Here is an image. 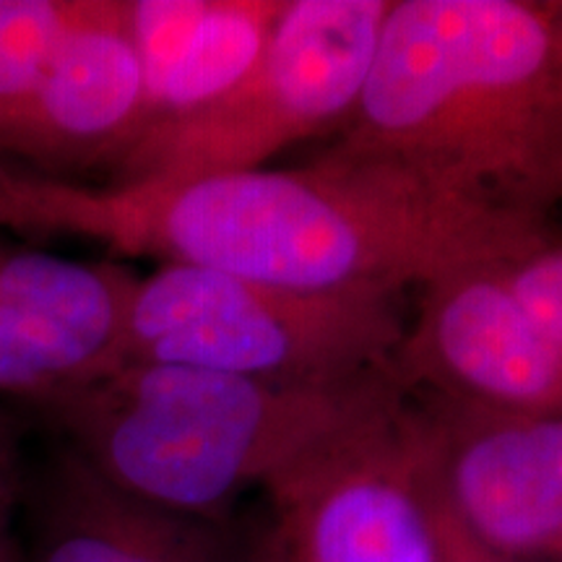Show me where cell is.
I'll list each match as a JSON object with an SVG mask.
<instances>
[{"label": "cell", "mask_w": 562, "mask_h": 562, "mask_svg": "<svg viewBox=\"0 0 562 562\" xmlns=\"http://www.w3.org/2000/svg\"><path fill=\"white\" fill-rule=\"evenodd\" d=\"M393 290H292L195 266L133 286L123 364H180L328 389L391 370L406 323Z\"/></svg>", "instance_id": "obj_4"}, {"label": "cell", "mask_w": 562, "mask_h": 562, "mask_svg": "<svg viewBox=\"0 0 562 562\" xmlns=\"http://www.w3.org/2000/svg\"><path fill=\"white\" fill-rule=\"evenodd\" d=\"M328 151L547 220L562 201V3L393 0Z\"/></svg>", "instance_id": "obj_2"}, {"label": "cell", "mask_w": 562, "mask_h": 562, "mask_svg": "<svg viewBox=\"0 0 562 562\" xmlns=\"http://www.w3.org/2000/svg\"><path fill=\"white\" fill-rule=\"evenodd\" d=\"M74 9L76 0H0V133L30 104Z\"/></svg>", "instance_id": "obj_13"}, {"label": "cell", "mask_w": 562, "mask_h": 562, "mask_svg": "<svg viewBox=\"0 0 562 562\" xmlns=\"http://www.w3.org/2000/svg\"><path fill=\"white\" fill-rule=\"evenodd\" d=\"M389 372L300 389L180 364L125 362L42 409L68 451L117 490L159 508L224 521L245 490H263Z\"/></svg>", "instance_id": "obj_3"}, {"label": "cell", "mask_w": 562, "mask_h": 562, "mask_svg": "<svg viewBox=\"0 0 562 562\" xmlns=\"http://www.w3.org/2000/svg\"><path fill=\"white\" fill-rule=\"evenodd\" d=\"M263 529L151 505L63 451L37 492L21 562H256Z\"/></svg>", "instance_id": "obj_11"}, {"label": "cell", "mask_w": 562, "mask_h": 562, "mask_svg": "<svg viewBox=\"0 0 562 562\" xmlns=\"http://www.w3.org/2000/svg\"><path fill=\"white\" fill-rule=\"evenodd\" d=\"M256 562H281L277 544H273V537L269 531V526H263V542H261V552H258Z\"/></svg>", "instance_id": "obj_17"}, {"label": "cell", "mask_w": 562, "mask_h": 562, "mask_svg": "<svg viewBox=\"0 0 562 562\" xmlns=\"http://www.w3.org/2000/svg\"><path fill=\"white\" fill-rule=\"evenodd\" d=\"M138 277L0 243V396L47 404L123 364Z\"/></svg>", "instance_id": "obj_8"}, {"label": "cell", "mask_w": 562, "mask_h": 562, "mask_svg": "<svg viewBox=\"0 0 562 562\" xmlns=\"http://www.w3.org/2000/svg\"><path fill=\"white\" fill-rule=\"evenodd\" d=\"M281 562H438V448L391 375L263 487Z\"/></svg>", "instance_id": "obj_6"}, {"label": "cell", "mask_w": 562, "mask_h": 562, "mask_svg": "<svg viewBox=\"0 0 562 562\" xmlns=\"http://www.w3.org/2000/svg\"><path fill=\"white\" fill-rule=\"evenodd\" d=\"M19 501V467L13 438L0 414V542L9 539V521Z\"/></svg>", "instance_id": "obj_16"}, {"label": "cell", "mask_w": 562, "mask_h": 562, "mask_svg": "<svg viewBox=\"0 0 562 562\" xmlns=\"http://www.w3.org/2000/svg\"><path fill=\"white\" fill-rule=\"evenodd\" d=\"M425 406L442 501L463 529L508 562H562V412L513 417Z\"/></svg>", "instance_id": "obj_10"}, {"label": "cell", "mask_w": 562, "mask_h": 562, "mask_svg": "<svg viewBox=\"0 0 562 562\" xmlns=\"http://www.w3.org/2000/svg\"><path fill=\"white\" fill-rule=\"evenodd\" d=\"M503 279L531 326L562 351V240L503 263Z\"/></svg>", "instance_id": "obj_14"}, {"label": "cell", "mask_w": 562, "mask_h": 562, "mask_svg": "<svg viewBox=\"0 0 562 562\" xmlns=\"http://www.w3.org/2000/svg\"><path fill=\"white\" fill-rule=\"evenodd\" d=\"M284 5L286 0H206L178 58L146 89L138 136L206 108L245 79L261 60Z\"/></svg>", "instance_id": "obj_12"}, {"label": "cell", "mask_w": 562, "mask_h": 562, "mask_svg": "<svg viewBox=\"0 0 562 562\" xmlns=\"http://www.w3.org/2000/svg\"><path fill=\"white\" fill-rule=\"evenodd\" d=\"M0 227L315 292L422 290L554 240L547 220L328 149L286 170L140 182L58 180L0 159Z\"/></svg>", "instance_id": "obj_1"}, {"label": "cell", "mask_w": 562, "mask_h": 562, "mask_svg": "<svg viewBox=\"0 0 562 562\" xmlns=\"http://www.w3.org/2000/svg\"><path fill=\"white\" fill-rule=\"evenodd\" d=\"M393 0H286L261 60L206 108L133 140L104 182L261 170L341 128L368 81Z\"/></svg>", "instance_id": "obj_5"}, {"label": "cell", "mask_w": 562, "mask_h": 562, "mask_svg": "<svg viewBox=\"0 0 562 562\" xmlns=\"http://www.w3.org/2000/svg\"><path fill=\"white\" fill-rule=\"evenodd\" d=\"M419 292L417 318L393 360L406 391L463 412H562V351L513 300L503 263L451 273Z\"/></svg>", "instance_id": "obj_7"}, {"label": "cell", "mask_w": 562, "mask_h": 562, "mask_svg": "<svg viewBox=\"0 0 562 562\" xmlns=\"http://www.w3.org/2000/svg\"><path fill=\"white\" fill-rule=\"evenodd\" d=\"M435 521H438V562H508L501 554L487 550L482 542L463 529V524L453 516L448 503L442 501L438 482V505H435Z\"/></svg>", "instance_id": "obj_15"}, {"label": "cell", "mask_w": 562, "mask_h": 562, "mask_svg": "<svg viewBox=\"0 0 562 562\" xmlns=\"http://www.w3.org/2000/svg\"><path fill=\"white\" fill-rule=\"evenodd\" d=\"M144 108L125 0H76L37 91L0 133V159L58 180L108 172L138 136Z\"/></svg>", "instance_id": "obj_9"}, {"label": "cell", "mask_w": 562, "mask_h": 562, "mask_svg": "<svg viewBox=\"0 0 562 562\" xmlns=\"http://www.w3.org/2000/svg\"><path fill=\"white\" fill-rule=\"evenodd\" d=\"M0 562H21V552L11 537L0 542Z\"/></svg>", "instance_id": "obj_18"}]
</instances>
